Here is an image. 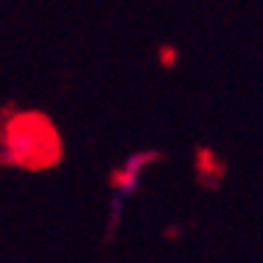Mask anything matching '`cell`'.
<instances>
[{
	"label": "cell",
	"instance_id": "6da1fadb",
	"mask_svg": "<svg viewBox=\"0 0 263 263\" xmlns=\"http://www.w3.org/2000/svg\"><path fill=\"white\" fill-rule=\"evenodd\" d=\"M156 161V153L153 151H137V153H132V156L124 161V166L113 175V191H116V196L110 201V226H116L118 220H121V212H124V201L129 196H135L137 194V188H140V175L142 170H145L148 164Z\"/></svg>",
	"mask_w": 263,
	"mask_h": 263
}]
</instances>
